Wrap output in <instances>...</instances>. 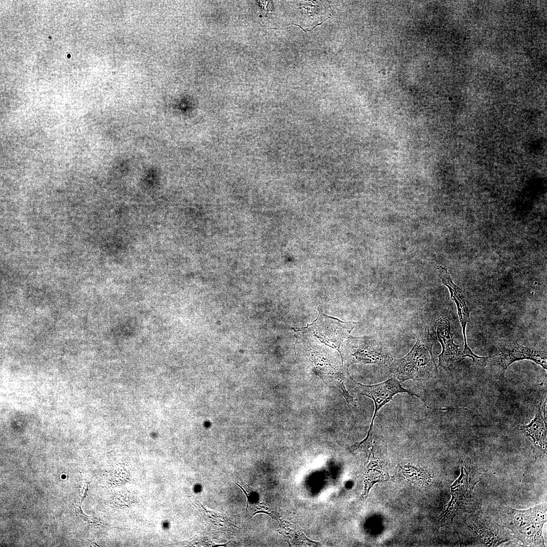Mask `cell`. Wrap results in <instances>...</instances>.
<instances>
[{
    "label": "cell",
    "mask_w": 547,
    "mask_h": 547,
    "mask_svg": "<svg viewBox=\"0 0 547 547\" xmlns=\"http://www.w3.org/2000/svg\"><path fill=\"white\" fill-rule=\"evenodd\" d=\"M466 527L477 542L485 546H496L514 539L507 530L480 510L467 514Z\"/></svg>",
    "instance_id": "8992f818"
},
{
    "label": "cell",
    "mask_w": 547,
    "mask_h": 547,
    "mask_svg": "<svg viewBox=\"0 0 547 547\" xmlns=\"http://www.w3.org/2000/svg\"><path fill=\"white\" fill-rule=\"evenodd\" d=\"M497 349L499 355L491 358L489 362L491 365L496 366L502 377L504 376L505 371L510 365L525 359L531 360L546 370V351L524 346L516 341L503 342L499 345Z\"/></svg>",
    "instance_id": "52a82bcc"
},
{
    "label": "cell",
    "mask_w": 547,
    "mask_h": 547,
    "mask_svg": "<svg viewBox=\"0 0 547 547\" xmlns=\"http://www.w3.org/2000/svg\"><path fill=\"white\" fill-rule=\"evenodd\" d=\"M501 512L502 523L524 546H545L542 529L546 522V503L522 510L505 506Z\"/></svg>",
    "instance_id": "7a4b0ae2"
},
{
    "label": "cell",
    "mask_w": 547,
    "mask_h": 547,
    "mask_svg": "<svg viewBox=\"0 0 547 547\" xmlns=\"http://www.w3.org/2000/svg\"><path fill=\"white\" fill-rule=\"evenodd\" d=\"M435 339L434 334L425 328L406 356L393 360L389 368L394 376L402 382L410 379L424 382L436 376L438 366L432 353Z\"/></svg>",
    "instance_id": "6da1fadb"
},
{
    "label": "cell",
    "mask_w": 547,
    "mask_h": 547,
    "mask_svg": "<svg viewBox=\"0 0 547 547\" xmlns=\"http://www.w3.org/2000/svg\"><path fill=\"white\" fill-rule=\"evenodd\" d=\"M437 270L439 278L443 284L448 288L450 297L453 299L457 306L464 338L463 354L465 358L470 357L474 361L477 359H484L485 357H480L475 354L467 343L465 331L466 325L470 322L471 311L467 297L463 291L453 283L446 267L439 266L437 268Z\"/></svg>",
    "instance_id": "9c48e42d"
},
{
    "label": "cell",
    "mask_w": 547,
    "mask_h": 547,
    "mask_svg": "<svg viewBox=\"0 0 547 547\" xmlns=\"http://www.w3.org/2000/svg\"><path fill=\"white\" fill-rule=\"evenodd\" d=\"M546 399L535 413L534 418L527 425L521 426L520 431L530 441L536 454H546Z\"/></svg>",
    "instance_id": "7c38bea8"
},
{
    "label": "cell",
    "mask_w": 547,
    "mask_h": 547,
    "mask_svg": "<svg viewBox=\"0 0 547 547\" xmlns=\"http://www.w3.org/2000/svg\"><path fill=\"white\" fill-rule=\"evenodd\" d=\"M435 337L440 342L442 350L438 356L439 366L449 369L462 361L465 357L463 348L454 342L451 332V316L449 312H443L436 319L434 324Z\"/></svg>",
    "instance_id": "ba28073f"
},
{
    "label": "cell",
    "mask_w": 547,
    "mask_h": 547,
    "mask_svg": "<svg viewBox=\"0 0 547 547\" xmlns=\"http://www.w3.org/2000/svg\"><path fill=\"white\" fill-rule=\"evenodd\" d=\"M295 23L309 31L331 16L327 1H296Z\"/></svg>",
    "instance_id": "30bf717a"
},
{
    "label": "cell",
    "mask_w": 547,
    "mask_h": 547,
    "mask_svg": "<svg viewBox=\"0 0 547 547\" xmlns=\"http://www.w3.org/2000/svg\"><path fill=\"white\" fill-rule=\"evenodd\" d=\"M349 364H377L389 367L394 358L383 346L378 335L348 338Z\"/></svg>",
    "instance_id": "277c9868"
},
{
    "label": "cell",
    "mask_w": 547,
    "mask_h": 547,
    "mask_svg": "<svg viewBox=\"0 0 547 547\" xmlns=\"http://www.w3.org/2000/svg\"><path fill=\"white\" fill-rule=\"evenodd\" d=\"M241 485L236 483L244 491L247 497L246 513L250 518L257 513H263L268 514L274 519H277V514L260 499L259 494L256 489L250 487L238 476H236Z\"/></svg>",
    "instance_id": "4fadbf2b"
},
{
    "label": "cell",
    "mask_w": 547,
    "mask_h": 547,
    "mask_svg": "<svg viewBox=\"0 0 547 547\" xmlns=\"http://www.w3.org/2000/svg\"><path fill=\"white\" fill-rule=\"evenodd\" d=\"M282 528L285 529V534H286V536L289 540H291V542L296 543L299 540H301L303 542V540L306 542H311L308 539H307L304 535L299 530L296 529L295 527L292 528V529H289L287 525H282Z\"/></svg>",
    "instance_id": "9a60e30c"
},
{
    "label": "cell",
    "mask_w": 547,
    "mask_h": 547,
    "mask_svg": "<svg viewBox=\"0 0 547 547\" xmlns=\"http://www.w3.org/2000/svg\"><path fill=\"white\" fill-rule=\"evenodd\" d=\"M461 474L459 477L453 484H456L460 489L459 500L456 503L457 506L456 507V512L457 511L462 512H473L477 507L476 501L475 499L473 489L475 485L477 483L476 477L473 473L472 468L470 467V464L467 461V465L462 461H461Z\"/></svg>",
    "instance_id": "8fae6325"
},
{
    "label": "cell",
    "mask_w": 547,
    "mask_h": 547,
    "mask_svg": "<svg viewBox=\"0 0 547 547\" xmlns=\"http://www.w3.org/2000/svg\"><path fill=\"white\" fill-rule=\"evenodd\" d=\"M351 379L358 385L359 392L358 395H363L372 399L375 405L374 413L367 436L363 441L359 442L360 446L364 448L368 449L372 446L373 427L375 418L379 409L390 401L395 395L398 393H407L411 396H416L425 403L423 400L417 394L410 389L403 387L395 376L381 383L373 385L363 384L357 382L352 377Z\"/></svg>",
    "instance_id": "3957f363"
},
{
    "label": "cell",
    "mask_w": 547,
    "mask_h": 547,
    "mask_svg": "<svg viewBox=\"0 0 547 547\" xmlns=\"http://www.w3.org/2000/svg\"><path fill=\"white\" fill-rule=\"evenodd\" d=\"M357 324L354 322H342L320 311L319 317L312 324L304 328L293 329L295 331L311 332L322 342L336 349L340 354L343 364L340 346Z\"/></svg>",
    "instance_id": "5b68a950"
},
{
    "label": "cell",
    "mask_w": 547,
    "mask_h": 547,
    "mask_svg": "<svg viewBox=\"0 0 547 547\" xmlns=\"http://www.w3.org/2000/svg\"><path fill=\"white\" fill-rule=\"evenodd\" d=\"M193 505L205 519L210 527L218 531H225L237 527L235 524L224 514L205 507L197 499L192 498Z\"/></svg>",
    "instance_id": "5bb4252c"
}]
</instances>
